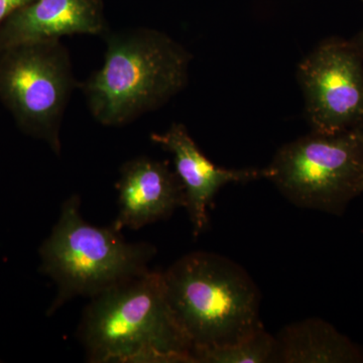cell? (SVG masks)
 Returning a JSON list of instances; mask_svg holds the SVG:
<instances>
[{
  "label": "cell",
  "instance_id": "6da1fadb",
  "mask_svg": "<svg viewBox=\"0 0 363 363\" xmlns=\"http://www.w3.org/2000/svg\"><path fill=\"white\" fill-rule=\"evenodd\" d=\"M90 298L78 334L88 362L194 363L162 272L149 269Z\"/></svg>",
  "mask_w": 363,
  "mask_h": 363
},
{
  "label": "cell",
  "instance_id": "7a4b0ae2",
  "mask_svg": "<svg viewBox=\"0 0 363 363\" xmlns=\"http://www.w3.org/2000/svg\"><path fill=\"white\" fill-rule=\"evenodd\" d=\"M102 38L106 43L104 66L78 86L98 123L128 125L187 85L192 55L167 33L133 28L109 30Z\"/></svg>",
  "mask_w": 363,
  "mask_h": 363
},
{
  "label": "cell",
  "instance_id": "3957f363",
  "mask_svg": "<svg viewBox=\"0 0 363 363\" xmlns=\"http://www.w3.org/2000/svg\"><path fill=\"white\" fill-rule=\"evenodd\" d=\"M162 276L169 307L192 350L235 343L264 328L259 289L233 260L191 252Z\"/></svg>",
  "mask_w": 363,
  "mask_h": 363
},
{
  "label": "cell",
  "instance_id": "277c9868",
  "mask_svg": "<svg viewBox=\"0 0 363 363\" xmlns=\"http://www.w3.org/2000/svg\"><path fill=\"white\" fill-rule=\"evenodd\" d=\"M81 199L72 195L62 205L58 221L40 248V271L57 286V297L48 314L72 298H92L107 289L149 271L156 248L130 243L112 227L88 223Z\"/></svg>",
  "mask_w": 363,
  "mask_h": 363
},
{
  "label": "cell",
  "instance_id": "5b68a950",
  "mask_svg": "<svg viewBox=\"0 0 363 363\" xmlns=\"http://www.w3.org/2000/svg\"><path fill=\"white\" fill-rule=\"evenodd\" d=\"M267 180L296 206L341 215L363 193V126L312 131L278 150Z\"/></svg>",
  "mask_w": 363,
  "mask_h": 363
},
{
  "label": "cell",
  "instance_id": "8992f818",
  "mask_svg": "<svg viewBox=\"0 0 363 363\" xmlns=\"http://www.w3.org/2000/svg\"><path fill=\"white\" fill-rule=\"evenodd\" d=\"M79 82L61 40L20 45L0 52V99L28 135L61 155L60 131Z\"/></svg>",
  "mask_w": 363,
  "mask_h": 363
},
{
  "label": "cell",
  "instance_id": "52a82bcc",
  "mask_svg": "<svg viewBox=\"0 0 363 363\" xmlns=\"http://www.w3.org/2000/svg\"><path fill=\"white\" fill-rule=\"evenodd\" d=\"M298 79L313 131L363 126V51L354 40H324L298 65Z\"/></svg>",
  "mask_w": 363,
  "mask_h": 363
},
{
  "label": "cell",
  "instance_id": "ba28073f",
  "mask_svg": "<svg viewBox=\"0 0 363 363\" xmlns=\"http://www.w3.org/2000/svg\"><path fill=\"white\" fill-rule=\"evenodd\" d=\"M150 140L173 155L174 166L185 192V209L198 238L209 224L208 208L223 186L267 179V169H224L216 166L196 145L184 124L174 123Z\"/></svg>",
  "mask_w": 363,
  "mask_h": 363
},
{
  "label": "cell",
  "instance_id": "9c48e42d",
  "mask_svg": "<svg viewBox=\"0 0 363 363\" xmlns=\"http://www.w3.org/2000/svg\"><path fill=\"white\" fill-rule=\"evenodd\" d=\"M119 174L118 213L111 225L114 230H138L185 207L183 185L168 162L133 157L124 162Z\"/></svg>",
  "mask_w": 363,
  "mask_h": 363
},
{
  "label": "cell",
  "instance_id": "30bf717a",
  "mask_svg": "<svg viewBox=\"0 0 363 363\" xmlns=\"http://www.w3.org/2000/svg\"><path fill=\"white\" fill-rule=\"evenodd\" d=\"M104 0H35L0 26V52L67 35L108 32Z\"/></svg>",
  "mask_w": 363,
  "mask_h": 363
},
{
  "label": "cell",
  "instance_id": "8fae6325",
  "mask_svg": "<svg viewBox=\"0 0 363 363\" xmlns=\"http://www.w3.org/2000/svg\"><path fill=\"white\" fill-rule=\"evenodd\" d=\"M276 339L274 362L363 363L362 348L318 318L286 326Z\"/></svg>",
  "mask_w": 363,
  "mask_h": 363
},
{
  "label": "cell",
  "instance_id": "7c38bea8",
  "mask_svg": "<svg viewBox=\"0 0 363 363\" xmlns=\"http://www.w3.org/2000/svg\"><path fill=\"white\" fill-rule=\"evenodd\" d=\"M277 339L266 329L235 343L192 350L194 363H269L276 362Z\"/></svg>",
  "mask_w": 363,
  "mask_h": 363
},
{
  "label": "cell",
  "instance_id": "4fadbf2b",
  "mask_svg": "<svg viewBox=\"0 0 363 363\" xmlns=\"http://www.w3.org/2000/svg\"><path fill=\"white\" fill-rule=\"evenodd\" d=\"M35 0H0V26L14 13Z\"/></svg>",
  "mask_w": 363,
  "mask_h": 363
},
{
  "label": "cell",
  "instance_id": "5bb4252c",
  "mask_svg": "<svg viewBox=\"0 0 363 363\" xmlns=\"http://www.w3.org/2000/svg\"><path fill=\"white\" fill-rule=\"evenodd\" d=\"M353 40H354V42L357 43L358 47H359L360 49H362L363 51V28L362 30H360V33H358L357 37H355L354 39H353Z\"/></svg>",
  "mask_w": 363,
  "mask_h": 363
},
{
  "label": "cell",
  "instance_id": "9a60e30c",
  "mask_svg": "<svg viewBox=\"0 0 363 363\" xmlns=\"http://www.w3.org/2000/svg\"><path fill=\"white\" fill-rule=\"evenodd\" d=\"M362 1H363V0H362Z\"/></svg>",
  "mask_w": 363,
  "mask_h": 363
}]
</instances>
